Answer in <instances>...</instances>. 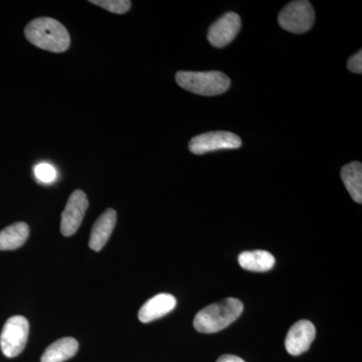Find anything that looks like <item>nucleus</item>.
Segmentation results:
<instances>
[{"mask_svg":"<svg viewBox=\"0 0 362 362\" xmlns=\"http://www.w3.org/2000/svg\"><path fill=\"white\" fill-rule=\"evenodd\" d=\"M26 40L45 51L63 52L70 47L71 37L65 26L51 18H35L25 28Z\"/></svg>","mask_w":362,"mask_h":362,"instance_id":"f257e3e1","label":"nucleus"},{"mask_svg":"<svg viewBox=\"0 0 362 362\" xmlns=\"http://www.w3.org/2000/svg\"><path fill=\"white\" fill-rule=\"evenodd\" d=\"M244 311V304L235 298H226L218 303L202 309L194 317L195 330L206 334L216 333L235 322Z\"/></svg>","mask_w":362,"mask_h":362,"instance_id":"f03ea898","label":"nucleus"},{"mask_svg":"<svg viewBox=\"0 0 362 362\" xmlns=\"http://www.w3.org/2000/svg\"><path fill=\"white\" fill-rule=\"evenodd\" d=\"M176 83L182 89L202 96H216L230 89V80L221 71H187L176 74Z\"/></svg>","mask_w":362,"mask_h":362,"instance_id":"7ed1b4c3","label":"nucleus"},{"mask_svg":"<svg viewBox=\"0 0 362 362\" xmlns=\"http://www.w3.org/2000/svg\"><path fill=\"white\" fill-rule=\"evenodd\" d=\"M279 25L293 33H304L311 30L315 21L313 6L306 0L290 2L279 14Z\"/></svg>","mask_w":362,"mask_h":362,"instance_id":"20e7f679","label":"nucleus"},{"mask_svg":"<svg viewBox=\"0 0 362 362\" xmlns=\"http://www.w3.org/2000/svg\"><path fill=\"white\" fill-rule=\"evenodd\" d=\"M30 324L23 316H13L4 324L0 335L2 354L8 358L20 356L28 342Z\"/></svg>","mask_w":362,"mask_h":362,"instance_id":"39448f33","label":"nucleus"},{"mask_svg":"<svg viewBox=\"0 0 362 362\" xmlns=\"http://www.w3.org/2000/svg\"><path fill=\"white\" fill-rule=\"evenodd\" d=\"M242 146V139L235 133L216 131L195 136L189 141L190 151L197 156L218 151V150L238 149Z\"/></svg>","mask_w":362,"mask_h":362,"instance_id":"423d86ee","label":"nucleus"},{"mask_svg":"<svg viewBox=\"0 0 362 362\" xmlns=\"http://www.w3.org/2000/svg\"><path fill=\"white\" fill-rule=\"evenodd\" d=\"M88 206L89 201L83 190H75L71 194L66 202L65 211L62 213L61 232L65 237H71L77 232L84 220Z\"/></svg>","mask_w":362,"mask_h":362,"instance_id":"0eeeda50","label":"nucleus"},{"mask_svg":"<svg viewBox=\"0 0 362 362\" xmlns=\"http://www.w3.org/2000/svg\"><path fill=\"white\" fill-rule=\"evenodd\" d=\"M242 26L239 14L226 13L209 28L207 39L214 47H225L235 40Z\"/></svg>","mask_w":362,"mask_h":362,"instance_id":"6e6552de","label":"nucleus"},{"mask_svg":"<svg viewBox=\"0 0 362 362\" xmlns=\"http://www.w3.org/2000/svg\"><path fill=\"white\" fill-rule=\"evenodd\" d=\"M316 329L314 324L308 320H300L290 328L285 339V349L291 356H301L310 349L315 339Z\"/></svg>","mask_w":362,"mask_h":362,"instance_id":"1a4fd4ad","label":"nucleus"},{"mask_svg":"<svg viewBox=\"0 0 362 362\" xmlns=\"http://www.w3.org/2000/svg\"><path fill=\"white\" fill-rule=\"evenodd\" d=\"M116 220L117 213L113 209H107L99 216L96 223L93 226L92 232H90L89 240L90 250L99 252L103 249L113 233Z\"/></svg>","mask_w":362,"mask_h":362,"instance_id":"9d476101","label":"nucleus"},{"mask_svg":"<svg viewBox=\"0 0 362 362\" xmlns=\"http://www.w3.org/2000/svg\"><path fill=\"white\" fill-rule=\"evenodd\" d=\"M176 306L173 295L161 293L149 299L138 313V318L142 323H149L170 313Z\"/></svg>","mask_w":362,"mask_h":362,"instance_id":"9b49d317","label":"nucleus"},{"mask_svg":"<svg viewBox=\"0 0 362 362\" xmlns=\"http://www.w3.org/2000/svg\"><path fill=\"white\" fill-rule=\"evenodd\" d=\"M78 349V342L75 338L65 337L52 343L45 354H42L40 362H64L75 356Z\"/></svg>","mask_w":362,"mask_h":362,"instance_id":"f8f14e48","label":"nucleus"},{"mask_svg":"<svg viewBox=\"0 0 362 362\" xmlns=\"http://www.w3.org/2000/svg\"><path fill=\"white\" fill-rule=\"evenodd\" d=\"M30 235V226L25 223H13L0 230V251H13L23 246Z\"/></svg>","mask_w":362,"mask_h":362,"instance_id":"ddd939ff","label":"nucleus"},{"mask_svg":"<svg viewBox=\"0 0 362 362\" xmlns=\"http://www.w3.org/2000/svg\"><path fill=\"white\" fill-rule=\"evenodd\" d=\"M276 259L271 252L256 250L240 252L239 264L243 269L252 272L270 271L275 266Z\"/></svg>","mask_w":362,"mask_h":362,"instance_id":"4468645a","label":"nucleus"},{"mask_svg":"<svg viewBox=\"0 0 362 362\" xmlns=\"http://www.w3.org/2000/svg\"><path fill=\"white\" fill-rule=\"evenodd\" d=\"M341 178L347 192L357 204L362 202V164L352 162L341 169Z\"/></svg>","mask_w":362,"mask_h":362,"instance_id":"2eb2a0df","label":"nucleus"},{"mask_svg":"<svg viewBox=\"0 0 362 362\" xmlns=\"http://www.w3.org/2000/svg\"><path fill=\"white\" fill-rule=\"evenodd\" d=\"M90 4H95L117 14H124L129 11L132 2L129 0H90Z\"/></svg>","mask_w":362,"mask_h":362,"instance_id":"dca6fc26","label":"nucleus"},{"mask_svg":"<svg viewBox=\"0 0 362 362\" xmlns=\"http://www.w3.org/2000/svg\"><path fill=\"white\" fill-rule=\"evenodd\" d=\"M35 176L40 182L52 183L58 177L56 168L49 163H40L33 168Z\"/></svg>","mask_w":362,"mask_h":362,"instance_id":"f3484780","label":"nucleus"},{"mask_svg":"<svg viewBox=\"0 0 362 362\" xmlns=\"http://www.w3.org/2000/svg\"><path fill=\"white\" fill-rule=\"evenodd\" d=\"M347 68L354 74L362 73V51L357 52L356 54L349 59Z\"/></svg>","mask_w":362,"mask_h":362,"instance_id":"a211bd4d","label":"nucleus"},{"mask_svg":"<svg viewBox=\"0 0 362 362\" xmlns=\"http://www.w3.org/2000/svg\"><path fill=\"white\" fill-rule=\"evenodd\" d=\"M216 362H246L239 356H232V354H225L221 356Z\"/></svg>","mask_w":362,"mask_h":362,"instance_id":"6ab92c4d","label":"nucleus"}]
</instances>
